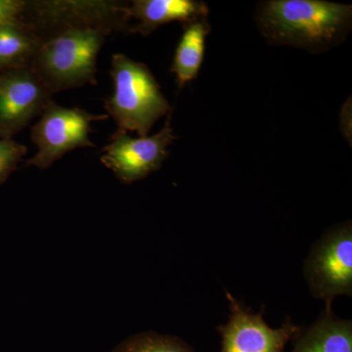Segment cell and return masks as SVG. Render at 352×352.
I'll return each mask as SVG.
<instances>
[{
    "label": "cell",
    "mask_w": 352,
    "mask_h": 352,
    "mask_svg": "<svg viewBox=\"0 0 352 352\" xmlns=\"http://www.w3.org/2000/svg\"><path fill=\"white\" fill-rule=\"evenodd\" d=\"M110 75L115 90L105 101L107 115L115 120L118 131L146 138L157 120L171 112L159 83L145 64L122 53L113 55Z\"/></svg>",
    "instance_id": "cell-3"
},
{
    "label": "cell",
    "mask_w": 352,
    "mask_h": 352,
    "mask_svg": "<svg viewBox=\"0 0 352 352\" xmlns=\"http://www.w3.org/2000/svg\"><path fill=\"white\" fill-rule=\"evenodd\" d=\"M112 30L71 25L41 41L32 71L52 94L85 85H96L97 58Z\"/></svg>",
    "instance_id": "cell-2"
},
{
    "label": "cell",
    "mask_w": 352,
    "mask_h": 352,
    "mask_svg": "<svg viewBox=\"0 0 352 352\" xmlns=\"http://www.w3.org/2000/svg\"><path fill=\"white\" fill-rule=\"evenodd\" d=\"M254 19L270 44L326 52L351 32L352 6L324 0H267L256 7Z\"/></svg>",
    "instance_id": "cell-1"
},
{
    "label": "cell",
    "mask_w": 352,
    "mask_h": 352,
    "mask_svg": "<svg viewBox=\"0 0 352 352\" xmlns=\"http://www.w3.org/2000/svg\"><path fill=\"white\" fill-rule=\"evenodd\" d=\"M129 21H135L129 32L147 36L157 28L171 22L182 25L208 18V7L197 0H134L127 4Z\"/></svg>",
    "instance_id": "cell-9"
},
{
    "label": "cell",
    "mask_w": 352,
    "mask_h": 352,
    "mask_svg": "<svg viewBox=\"0 0 352 352\" xmlns=\"http://www.w3.org/2000/svg\"><path fill=\"white\" fill-rule=\"evenodd\" d=\"M41 44L38 34L22 23L0 25V67L30 68Z\"/></svg>",
    "instance_id": "cell-12"
},
{
    "label": "cell",
    "mask_w": 352,
    "mask_h": 352,
    "mask_svg": "<svg viewBox=\"0 0 352 352\" xmlns=\"http://www.w3.org/2000/svg\"><path fill=\"white\" fill-rule=\"evenodd\" d=\"M292 352H352V321L338 318L332 308H325L300 333Z\"/></svg>",
    "instance_id": "cell-10"
},
{
    "label": "cell",
    "mask_w": 352,
    "mask_h": 352,
    "mask_svg": "<svg viewBox=\"0 0 352 352\" xmlns=\"http://www.w3.org/2000/svg\"><path fill=\"white\" fill-rule=\"evenodd\" d=\"M27 2L21 0H0V25L19 24Z\"/></svg>",
    "instance_id": "cell-15"
},
{
    "label": "cell",
    "mask_w": 352,
    "mask_h": 352,
    "mask_svg": "<svg viewBox=\"0 0 352 352\" xmlns=\"http://www.w3.org/2000/svg\"><path fill=\"white\" fill-rule=\"evenodd\" d=\"M303 275L312 296L331 309L337 296H352L351 221L328 229L303 264Z\"/></svg>",
    "instance_id": "cell-4"
},
{
    "label": "cell",
    "mask_w": 352,
    "mask_h": 352,
    "mask_svg": "<svg viewBox=\"0 0 352 352\" xmlns=\"http://www.w3.org/2000/svg\"><path fill=\"white\" fill-rule=\"evenodd\" d=\"M28 148L12 139H0V184H3L27 154Z\"/></svg>",
    "instance_id": "cell-14"
},
{
    "label": "cell",
    "mask_w": 352,
    "mask_h": 352,
    "mask_svg": "<svg viewBox=\"0 0 352 352\" xmlns=\"http://www.w3.org/2000/svg\"><path fill=\"white\" fill-rule=\"evenodd\" d=\"M210 32L208 18L183 25V32L176 47L171 73L179 88L195 80L205 57L206 39Z\"/></svg>",
    "instance_id": "cell-11"
},
{
    "label": "cell",
    "mask_w": 352,
    "mask_h": 352,
    "mask_svg": "<svg viewBox=\"0 0 352 352\" xmlns=\"http://www.w3.org/2000/svg\"><path fill=\"white\" fill-rule=\"evenodd\" d=\"M228 321L219 326L220 352H284L289 340L300 335V328L287 320L280 328H271L264 320V310L252 312L226 291Z\"/></svg>",
    "instance_id": "cell-7"
},
{
    "label": "cell",
    "mask_w": 352,
    "mask_h": 352,
    "mask_svg": "<svg viewBox=\"0 0 352 352\" xmlns=\"http://www.w3.org/2000/svg\"><path fill=\"white\" fill-rule=\"evenodd\" d=\"M108 119L107 113L95 115L80 108L63 107L50 100L41 120L32 126L31 138L38 152L28 160V166L47 170L69 151L94 147L89 138L91 124Z\"/></svg>",
    "instance_id": "cell-5"
},
{
    "label": "cell",
    "mask_w": 352,
    "mask_h": 352,
    "mask_svg": "<svg viewBox=\"0 0 352 352\" xmlns=\"http://www.w3.org/2000/svg\"><path fill=\"white\" fill-rule=\"evenodd\" d=\"M112 352H195L182 340L173 336L146 332L131 336Z\"/></svg>",
    "instance_id": "cell-13"
},
{
    "label": "cell",
    "mask_w": 352,
    "mask_h": 352,
    "mask_svg": "<svg viewBox=\"0 0 352 352\" xmlns=\"http://www.w3.org/2000/svg\"><path fill=\"white\" fill-rule=\"evenodd\" d=\"M171 113L163 129L152 136L133 138L127 132L116 131L102 149L101 163L124 184L144 179L160 170L170 155L168 147L177 138L171 127Z\"/></svg>",
    "instance_id": "cell-6"
},
{
    "label": "cell",
    "mask_w": 352,
    "mask_h": 352,
    "mask_svg": "<svg viewBox=\"0 0 352 352\" xmlns=\"http://www.w3.org/2000/svg\"><path fill=\"white\" fill-rule=\"evenodd\" d=\"M51 92L31 68L0 76V138L22 131L47 105Z\"/></svg>",
    "instance_id": "cell-8"
},
{
    "label": "cell",
    "mask_w": 352,
    "mask_h": 352,
    "mask_svg": "<svg viewBox=\"0 0 352 352\" xmlns=\"http://www.w3.org/2000/svg\"><path fill=\"white\" fill-rule=\"evenodd\" d=\"M351 105H349V107H347V105H344V109H346V113H344V111H342V113H344V115L346 116V120H347V118H349V115H347V113H349V111L351 110ZM349 112H351V111H349ZM342 129H346V136H349V134H347V129H349V126H347V122H346V124H344V126L342 127Z\"/></svg>",
    "instance_id": "cell-16"
}]
</instances>
